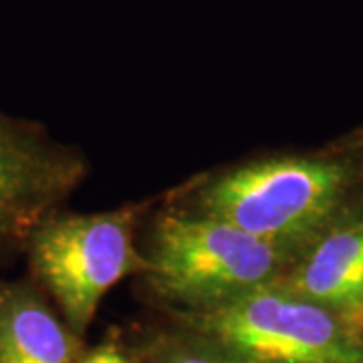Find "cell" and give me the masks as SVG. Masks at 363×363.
Segmentation results:
<instances>
[{
	"label": "cell",
	"mask_w": 363,
	"mask_h": 363,
	"mask_svg": "<svg viewBox=\"0 0 363 363\" xmlns=\"http://www.w3.org/2000/svg\"><path fill=\"white\" fill-rule=\"evenodd\" d=\"M150 264L140 295L156 311L202 313L248 297L283 277L307 250L248 234L222 220L160 204L142 226Z\"/></svg>",
	"instance_id": "7a4b0ae2"
},
{
	"label": "cell",
	"mask_w": 363,
	"mask_h": 363,
	"mask_svg": "<svg viewBox=\"0 0 363 363\" xmlns=\"http://www.w3.org/2000/svg\"><path fill=\"white\" fill-rule=\"evenodd\" d=\"M131 363H245L214 339L156 313L123 327Z\"/></svg>",
	"instance_id": "ba28073f"
},
{
	"label": "cell",
	"mask_w": 363,
	"mask_h": 363,
	"mask_svg": "<svg viewBox=\"0 0 363 363\" xmlns=\"http://www.w3.org/2000/svg\"><path fill=\"white\" fill-rule=\"evenodd\" d=\"M157 196L99 212L61 210L26 247V277L51 298L73 333L87 339L101 301L123 279H142L150 264L140 233Z\"/></svg>",
	"instance_id": "3957f363"
},
{
	"label": "cell",
	"mask_w": 363,
	"mask_h": 363,
	"mask_svg": "<svg viewBox=\"0 0 363 363\" xmlns=\"http://www.w3.org/2000/svg\"><path fill=\"white\" fill-rule=\"evenodd\" d=\"M214 339L245 363H363L350 321L279 286L202 313L156 311Z\"/></svg>",
	"instance_id": "277c9868"
},
{
	"label": "cell",
	"mask_w": 363,
	"mask_h": 363,
	"mask_svg": "<svg viewBox=\"0 0 363 363\" xmlns=\"http://www.w3.org/2000/svg\"><path fill=\"white\" fill-rule=\"evenodd\" d=\"M77 363H131L123 327H109L97 343L85 347Z\"/></svg>",
	"instance_id": "9c48e42d"
},
{
	"label": "cell",
	"mask_w": 363,
	"mask_h": 363,
	"mask_svg": "<svg viewBox=\"0 0 363 363\" xmlns=\"http://www.w3.org/2000/svg\"><path fill=\"white\" fill-rule=\"evenodd\" d=\"M341 140H345V142H350V143H359V145H363V123L362 125H357L355 130L347 131L345 135H341Z\"/></svg>",
	"instance_id": "8fae6325"
},
{
	"label": "cell",
	"mask_w": 363,
	"mask_h": 363,
	"mask_svg": "<svg viewBox=\"0 0 363 363\" xmlns=\"http://www.w3.org/2000/svg\"><path fill=\"white\" fill-rule=\"evenodd\" d=\"M89 174L85 150L0 107V274L25 259L37 228L65 210Z\"/></svg>",
	"instance_id": "5b68a950"
},
{
	"label": "cell",
	"mask_w": 363,
	"mask_h": 363,
	"mask_svg": "<svg viewBox=\"0 0 363 363\" xmlns=\"http://www.w3.org/2000/svg\"><path fill=\"white\" fill-rule=\"evenodd\" d=\"M272 286L350 315L363 305V216L321 236Z\"/></svg>",
	"instance_id": "52a82bcc"
},
{
	"label": "cell",
	"mask_w": 363,
	"mask_h": 363,
	"mask_svg": "<svg viewBox=\"0 0 363 363\" xmlns=\"http://www.w3.org/2000/svg\"><path fill=\"white\" fill-rule=\"evenodd\" d=\"M345 319L350 321L351 327L357 331V335H359L363 341V305L359 309H355L353 313H350V315H345Z\"/></svg>",
	"instance_id": "30bf717a"
},
{
	"label": "cell",
	"mask_w": 363,
	"mask_h": 363,
	"mask_svg": "<svg viewBox=\"0 0 363 363\" xmlns=\"http://www.w3.org/2000/svg\"><path fill=\"white\" fill-rule=\"evenodd\" d=\"M87 345L30 277H0V363H77Z\"/></svg>",
	"instance_id": "8992f818"
},
{
	"label": "cell",
	"mask_w": 363,
	"mask_h": 363,
	"mask_svg": "<svg viewBox=\"0 0 363 363\" xmlns=\"http://www.w3.org/2000/svg\"><path fill=\"white\" fill-rule=\"evenodd\" d=\"M160 204L309 250L363 216V145L337 138L309 152L242 157L182 180L160 194Z\"/></svg>",
	"instance_id": "6da1fadb"
}]
</instances>
